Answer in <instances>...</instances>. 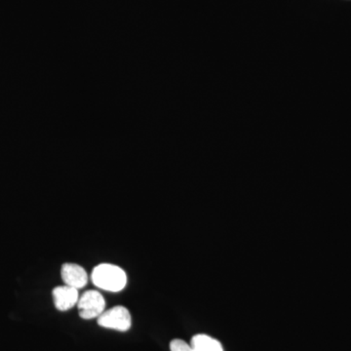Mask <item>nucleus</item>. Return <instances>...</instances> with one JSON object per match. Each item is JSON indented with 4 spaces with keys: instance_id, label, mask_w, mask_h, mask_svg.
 <instances>
[{
    "instance_id": "nucleus-1",
    "label": "nucleus",
    "mask_w": 351,
    "mask_h": 351,
    "mask_svg": "<svg viewBox=\"0 0 351 351\" xmlns=\"http://www.w3.org/2000/svg\"><path fill=\"white\" fill-rule=\"evenodd\" d=\"M91 279L96 287L112 293L123 290L127 284L125 271L121 267L110 263L97 265L92 271Z\"/></svg>"
},
{
    "instance_id": "nucleus-5",
    "label": "nucleus",
    "mask_w": 351,
    "mask_h": 351,
    "mask_svg": "<svg viewBox=\"0 0 351 351\" xmlns=\"http://www.w3.org/2000/svg\"><path fill=\"white\" fill-rule=\"evenodd\" d=\"M62 278L64 285L75 289L84 287L88 283L86 270L75 263H64L62 267Z\"/></svg>"
},
{
    "instance_id": "nucleus-6",
    "label": "nucleus",
    "mask_w": 351,
    "mask_h": 351,
    "mask_svg": "<svg viewBox=\"0 0 351 351\" xmlns=\"http://www.w3.org/2000/svg\"><path fill=\"white\" fill-rule=\"evenodd\" d=\"M191 346L195 351H223L221 343L207 335H195L191 339Z\"/></svg>"
},
{
    "instance_id": "nucleus-4",
    "label": "nucleus",
    "mask_w": 351,
    "mask_h": 351,
    "mask_svg": "<svg viewBox=\"0 0 351 351\" xmlns=\"http://www.w3.org/2000/svg\"><path fill=\"white\" fill-rule=\"evenodd\" d=\"M53 300L58 311H66L73 308L80 300L77 289L71 286H58L53 289Z\"/></svg>"
},
{
    "instance_id": "nucleus-2",
    "label": "nucleus",
    "mask_w": 351,
    "mask_h": 351,
    "mask_svg": "<svg viewBox=\"0 0 351 351\" xmlns=\"http://www.w3.org/2000/svg\"><path fill=\"white\" fill-rule=\"evenodd\" d=\"M98 324L107 329L119 332L128 331L131 328L132 318L126 307L117 306L104 311L98 317Z\"/></svg>"
},
{
    "instance_id": "nucleus-7",
    "label": "nucleus",
    "mask_w": 351,
    "mask_h": 351,
    "mask_svg": "<svg viewBox=\"0 0 351 351\" xmlns=\"http://www.w3.org/2000/svg\"><path fill=\"white\" fill-rule=\"evenodd\" d=\"M170 350L171 351H195L193 346L179 339H173L171 341Z\"/></svg>"
},
{
    "instance_id": "nucleus-3",
    "label": "nucleus",
    "mask_w": 351,
    "mask_h": 351,
    "mask_svg": "<svg viewBox=\"0 0 351 351\" xmlns=\"http://www.w3.org/2000/svg\"><path fill=\"white\" fill-rule=\"evenodd\" d=\"M77 306L80 317L85 320L94 319L105 311L106 302L98 291L89 290L80 297Z\"/></svg>"
}]
</instances>
